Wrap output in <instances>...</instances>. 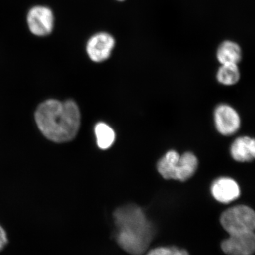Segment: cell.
<instances>
[{
	"label": "cell",
	"instance_id": "1",
	"mask_svg": "<svg viewBox=\"0 0 255 255\" xmlns=\"http://www.w3.org/2000/svg\"><path fill=\"white\" fill-rule=\"evenodd\" d=\"M35 117L43 135L55 142L73 140L80 128V110L73 100L45 101L37 109Z\"/></svg>",
	"mask_w": 255,
	"mask_h": 255
},
{
	"label": "cell",
	"instance_id": "2",
	"mask_svg": "<svg viewBox=\"0 0 255 255\" xmlns=\"http://www.w3.org/2000/svg\"><path fill=\"white\" fill-rule=\"evenodd\" d=\"M119 246L133 255L143 254L153 238V226L141 208L136 205L122 206L114 213Z\"/></svg>",
	"mask_w": 255,
	"mask_h": 255
},
{
	"label": "cell",
	"instance_id": "3",
	"mask_svg": "<svg viewBox=\"0 0 255 255\" xmlns=\"http://www.w3.org/2000/svg\"><path fill=\"white\" fill-rule=\"evenodd\" d=\"M197 167V158L194 154L185 152L179 155L174 150L167 152L157 164L158 172L164 179H175L181 182L192 177Z\"/></svg>",
	"mask_w": 255,
	"mask_h": 255
},
{
	"label": "cell",
	"instance_id": "4",
	"mask_svg": "<svg viewBox=\"0 0 255 255\" xmlns=\"http://www.w3.org/2000/svg\"><path fill=\"white\" fill-rule=\"evenodd\" d=\"M221 223L229 235L253 232L255 227L254 211L247 206H233L221 215Z\"/></svg>",
	"mask_w": 255,
	"mask_h": 255
},
{
	"label": "cell",
	"instance_id": "5",
	"mask_svg": "<svg viewBox=\"0 0 255 255\" xmlns=\"http://www.w3.org/2000/svg\"><path fill=\"white\" fill-rule=\"evenodd\" d=\"M26 23L28 30L33 36H49L54 29V13L48 6L43 5L33 6L28 10L26 15Z\"/></svg>",
	"mask_w": 255,
	"mask_h": 255
},
{
	"label": "cell",
	"instance_id": "6",
	"mask_svg": "<svg viewBox=\"0 0 255 255\" xmlns=\"http://www.w3.org/2000/svg\"><path fill=\"white\" fill-rule=\"evenodd\" d=\"M115 45L116 40L112 34L101 31L95 33L89 38L85 50L91 61L101 63L110 58Z\"/></svg>",
	"mask_w": 255,
	"mask_h": 255
},
{
	"label": "cell",
	"instance_id": "7",
	"mask_svg": "<svg viewBox=\"0 0 255 255\" xmlns=\"http://www.w3.org/2000/svg\"><path fill=\"white\" fill-rule=\"evenodd\" d=\"M221 248L228 255H252L255 249L254 231L229 235L223 242Z\"/></svg>",
	"mask_w": 255,
	"mask_h": 255
},
{
	"label": "cell",
	"instance_id": "8",
	"mask_svg": "<svg viewBox=\"0 0 255 255\" xmlns=\"http://www.w3.org/2000/svg\"><path fill=\"white\" fill-rule=\"evenodd\" d=\"M214 120L218 131L223 135H233L241 125V119L237 112L226 105L217 107L215 110Z\"/></svg>",
	"mask_w": 255,
	"mask_h": 255
},
{
	"label": "cell",
	"instance_id": "9",
	"mask_svg": "<svg viewBox=\"0 0 255 255\" xmlns=\"http://www.w3.org/2000/svg\"><path fill=\"white\" fill-rule=\"evenodd\" d=\"M211 191L214 199L223 204L236 200L241 194L238 183L228 177L216 179L211 186Z\"/></svg>",
	"mask_w": 255,
	"mask_h": 255
},
{
	"label": "cell",
	"instance_id": "10",
	"mask_svg": "<svg viewBox=\"0 0 255 255\" xmlns=\"http://www.w3.org/2000/svg\"><path fill=\"white\" fill-rule=\"evenodd\" d=\"M233 158L238 162H251L255 157V142L249 137L236 139L231 147Z\"/></svg>",
	"mask_w": 255,
	"mask_h": 255
},
{
	"label": "cell",
	"instance_id": "11",
	"mask_svg": "<svg viewBox=\"0 0 255 255\" xmlns=\"http://www.w3.org/2000/svg\"><path fill=\"white\" fill-rule=\"evenodd\" d=\"M216 59L222 64H236L241 61L243 52L237 43L226 40L219 45L216 50Z\"/></svg>",
	"mask_w": 255,
	"mask_h": 255
},
{
	"label": "cell",
	"instance_id": "12",
	"mask_svg": "<svg viewBox=\"0 0 255 255\" xmlns=\"http://www.w3.org/2000/svg\"><path fill=\"white\" fill-rule=\"evenodd\" d=\"M241 78L238 65L222 64L216 73V79L219 83L226 86L236 85Z\"/></svg>",
	"mask_w": 255,
	"mask_h": 255
},
{
	"label": "cell",
	"instance_id": "13",
	"mask_svg": "<svg viewBox=\"0 0 255 255\" xmlns=\"http://www.w3.org/2000/svg\"><path fill=\"white\" fill-rule=\"evenodd\" d=\"M97 145L102 150H107L113 145L115 140V132L113 129L105 123L97 124L95 128Z\"/></svg>",
	"mask_w": 255,
	"mask_h": 255
},
{
	"label": "cell",
	"instance_id": "14",
	"mask_svg": "<svg viewBox=\"0 0 255 255\" xmlns=\"http://www.w3.org/2000/svg\"><path fill=\"white\" fill-rule=\"evenodd\" d=\"M147 255H189L187 251L176 247H161L155 248Z\"/></svg>",
	"mask_w": 255,
	"mask_h": 255
},
{
	"label": "cell",
	"instance_id": "15",
	"mask_svg": "<svg viewBox=\"0 0 255 255\" xmlns=\"http://www.w3.org/2000/svg\"><path fill=\"white\" fill-rule=\"evenodd\" d=\"M8 243H9V238H8L7 233L0 225V253L4 251Z\"/></svg>",
	"mask_w": 255,
	"mask_h": 255
},
{
	"label": "cell",
	"instance_id": "16",
	"mask_svg": "<svg viewBox=\"0 0 255 255\" xmlns=\"http://www.w3.org/2000/svg\"><path fill=\"white\" fill-rule=\"evenodd\" d=\"M117 1H124V0H117Z\"/></svg>",
	"mask_w": 255,
	"mask_h": 255
}]
</instances>
